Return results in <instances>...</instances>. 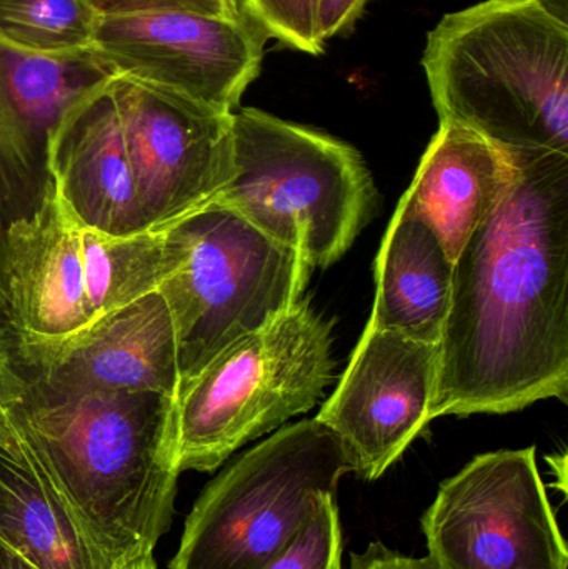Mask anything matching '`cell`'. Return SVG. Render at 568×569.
Listing matches in <instances>:
<instances>
[{"label": "cell", "instance_id": "cell-2", "mask_svg": "<svg viewBox=\"0 0 568 569\" xmlns=\"http://www.w3.org/2000/svg\"><path fill=\"white\" fill-rule=\"evenodd\" d=\"M12 415L40 470L113 567L150 557L169 530L180 477L177 398L53 395L23 378Z\"/></svg>", "mask_w": 568, "mask_h": 569}, {"label": "cell", "instance_id": "cell-12", "mask_svg": "<svg viewBox=\"0 0 568 569\" xmlns=\"http://www.w3.org/2000/svg\"><path fill=\"white\" fill-rule=\"evenodd\" d=\"M19 373L53 395L180 390L176 327L160 291L56 343L13 345Z\"/></svg>", "mask_w": 568, "mask_h": 569}, {"label": "cell", "instance_id": "cell-22", "mask_svg": "<svg viewBox=\"0 0 568 569\" xmlns=\"http://www.w3.org/2000/svg\"><path fill=\"white\" fill-rule=\"evenodd\" d=\"M243 10L286 47L319 56L323 43L317 32L319 0H240Z\"/></svg>", "mask_w": 568, "mask_h": 569}, {"label": "cell", "instance_id": "cell-5", "mask_svg": "<svg viewBox=\"0 0 568 569\" xmlns=\"http://www.w3.org/2000/svg\"><path fill=\"white\" fill-rule=\"evenodd\" d=\"M310 270L222 203L169 227L159 291L176 327L180 388L227 347L296 307Z\"/></svg>", "mask_w": 568, "mask_h": 569}, {"label": "cell", "instance_id": "cell-11", "mask_svg": "<svg viewBox=\"0 0 568 569\" xmlns=\"http://www.w3.org/2000/svg\"><path fill=\"white\" fill-rule=\"evenodd\" d=\"M439 343L410 340L367 323L349 367L317 420L333 431L352 473L376 481L430 420Z\"/></svg>", "mask_w": 568, "mask_h": 569}, {"label": "cell", "instance_id": "cell-9", "mask_svg": "<svg viewBox=\"0 0 568 569\" xmlns=\"http://www.w3.org/2000/svg\"><path fill=\"white\" fill-rule=\"evenodd\" d=\"M269 39L249 13H140L99 17L90 49L113 76L229 116L259 77Z\"/></svg>", "mask_w": 568, "mask_h": 569}, {"label": "cell", "instance_id": "cell-19", "mask_svg": "<svg viewBox=\"0 0 568 569\" xmlns=\"http://www.w3.org/2000/svg\"><path fill=\"white\" fill-rule=\"evenodd\" d=\"M82 252L93 321L159 291L166 276V230L109 236L82 227Z\"/></svg>", "mask_w": 568, "mask_h": 569}, {"label": "cell", "instance_id": "cell-15", "mask_svg": "<svg viewBox=\"0 0 568 569\" xmlns=\"http://www.w3.org/2000/svg\"><path fill=\"white\" fill-rule=\"evenodd\" d=\"M53 189L83 229L143 232L112 77L67 107L47 150Z\"/></svg>", "mask_w": 568, "mask_h": 569}, {"label": "cell", "instance_id": "cell-25", "mask_svg": "<svg viewBox=\"0 0 568 569\" xmlns=\"http://www.w3.org/2000/svg\"><path fill=\"white\" fill-rule=\"evenodd\" d=\"M347 569H437L429 558L409 557L387 545L370 543L360 553L350 555Z\"/></svg>", "mask_w": 568, "mask_h": 569}, {"label": "cell", "instance_id": "cell-21", "mask_svg": "<svg viewBox=\"0 0 568 569\" xmlns=\"http://www.w3.org/2000/svg\"><path fill=\"white\" fill-rule=\"evenodd\" d=\"M343 531L337 495L317 498L296 540L263 569H342Z\"/></svg>", "mask_w": 568, "mask_h": 569}, {"label": "cell", "instance_id": "cell-8", "mask_svg": "<svg viewBox=\"0 0 568 569\" xmlns=\"http://www.w3.org/2000/svg\"><path fill=\"white\" fill-rule=\"evenodd\" d=\"M420 525L437 569H568L536 447L474 458L440 485Z\"/></svg>", "mask_w": 568, "mask_h": 569}, {"label": "cell", "instance_id": "cell-4", "mask_svg": "<svg viewBox=\"0 0 568 569\" xmlns=\"http://www.w3.org/2000/svg\"><path fill=\"white\" fill-rule=\"evenodd\" d=\"M232 176L213 202L236 210L316 269L346 256L376 207L360 153L257 109L230 116Z\"/></svg>", "mask_w": 568, "mask_h": 569}, {"label": "cell", "instance_id": "cell-16", "mask_svg": "<svg viewBox=\"0 0 568 569\" xmlns=\"http://www.w3.org/2000/svg\"><path fill=\"white\" fill-rule=\"evenodd\" d=\"M514 163L472 130L440 123L397 210L426 222L456 262L502 199Z\"/></svg>", "mask_w": 568, "mask_h": 569}, {"label": "cell", "instance_id": "cell-24", "mask_svg": "<svg viewBox=\"0 0 568 569\" xmlns=\"http://www.w3.org/2000/svg\"><path fill=\"white\" fill-rule=\"evenodd\" d=\"M367 2L369 0H319L317 32L320 42L326 46L327 40L350 29L362 16Z\"/></svg>", "mask_w": 568, "mask_h": 569}, {"label": "cell", "instance_id": "cell-10", "mask_svg": "<svg viewBox=\"0 0 568 569\" xmlns=\"http://www.w3.org/2000/svg\"><path fill=\"white\" fill-rule=\"evenodd\" d=\"M147 230H167L212 203L232 176L230 116L112 76Z\"/></svg>", "mask_w": 568, "mask_h": 569}, {"label": "cell", "instance_id": "cell-14", "mask_svg": "<svg viewBox=\"0 0 568 569\" xmlns=\"http://www.w3.org/2000/svg\"><path fill=\"white\" fill-rule=\"evenodd\" d=\"M0 311L13 345L56 343L93 323L82 226L53 186L36 212L3 230Z\"/></svg>", "mask_w": 568, "mask_h": 569}, {"label": "cell", "instance_id": "cell-7", "mask_svg": "<svg viewBox=\"0 0 568 569\" xmlns=\"http://www.w3.org/2000/svg\"><path fill=\"white\" fill-rule=\"evenodd\" d=\"M352 473L322 421L282 427L223 468L197 498L169 569H263L287 550L317 498Z\"/></svg>", "mask_w": 568, "mask_h": 569}, {"label": "cell", "instance_id": "cell-23", "mask_svg": "<svg viewBox=\"0 0 568 569\" xmlns=\"http://www.w3.org/2000/svg\"><path fill=\"white\" fill-rule=\"evenodd\" d=\"M97 17L140 16V13L189 12L210 17L246 16L240 0H82Z\"/></svg>", "mask_w": 568, "mask_h": 569}, {"label": "cell", "instance_id": "cell-17", "mask_svg": "<svg viewBox=\"0 0 568 569\" xmlns=\"http://www.w3.org/2000/svg\"><path fill=\"white\" fill-rule=\"evenodd\" d=\"M0 541L36 569H117L40 470L12 407L0 420Z\"/></svg>", "mask_w": 568, "mask_h": 569}, {"label": "cell", "instance_id": "cell-29", "mask_svg": "<svg viewBox=\"0 0 568 569\" xmlns=\"http://www.w3.org/2000/svg\"><path fill=\"white\" fill-rule=\"evenodd\" d=\"M117 569H157V565L153 561L152 555H150V557L139 558V560L130 561V563Z\"/></svg>", "mask_w": 568, "mask_h": 569}, {"label": "cell", "instance_id": "cell-30", "mask_svg": "<svg viewBox=\"0 0 568 569\" xmlns=\"http://www.w3.org/2000/svg\"><path fill=\"white\" fill-rule=\"evenodd\" d=\"M3 226L0 223V253H2V242H3Z\"/></svg>", "mask_w": 568, "mask_h": 569}, {"label": "cell", "instance_id": "cell-26", "mask_svg": "<svg viewBox=\"0 0 568 569\" xmlns=\"http://www.w3.org/2000/svg\"><path fill=\"white\" fill-rule=\"evenodd\" d=\"M23 391V378L17 370L12 357L0 350V420L6 417Z\"/></svg>", "mask_w": 568, "mask_h": 569}, {"label": "cell", "instance_id": "cell-6", "mask_svg": "<svg viewBox=\"0 0 568 569\" xmlns=\"http://www.w3.org/2000/svg\"><path fill=\"white\" fill-rule=\"evenodd\" d=\"M332 323L302 298L217 355L177 395V463L216 471L237 450L312 410L333 381Z\"/></svg>", "mask_w": 568, "mask_h": 569}, {"label": "cell", "instance_id": "cell-27", "mask_svg": "<svg viewBox=\"0 0 568 569\" xmlns=\"http://www.w3.org/2000/svg\"><path fill=\"white\" fill-rule=\"evenodd\" d=\"M0 569H36L0 541Z\"/></svg>", "mask_w": 568, "mask_h": 569}, {"label": "cell", "instance_id": "cell-18", "mask_svg": "<svg viewBox=\"0 0 568 569\" xmlns=\"http://www.w3.org/2000/svg\"><path fill=\"white\" fill-rule=\"evenodd\" d=\"M454 262L422 220L396 210L376 262L370 327L439 343L452 298Z\"/></svg>", "mask_w": 568, "mask_h": 569}, {"label": "cell", "instance_id": "cell-20", "mask_svg": "<svg viewBox=\"0 0 568 569\" xmlns=\"http://www.w3.org/2000/svg\"><path fill=\"white\" fill-rule=\"evenodd\" d=\"M97 19L82 0H0V40L40 56L80 52Z\"/></svg>", "mask_w": 568, "mask_h": 569}, {"label": "cell", "instance_id": "cell-3", "mask_svg": "<svg viewBox=\"0 0 568 569\" xmlns=\"http://www.w3.org/2000/svg\"><path fill=\"white\" fill-rule=\"evenodd\" d=\"M440 123L507 159L568 156V23L540 0H484L447 13L422 57Z\"/></svg>", "mask_w": 568, "mask_h": 569}, {"label": "cell", "instance_id": "cell-1", "mask_svg": "<svg viewBox=\"0 0 568 569\" xmlns=\"http://www.w3.org/2000/svg\"><path fill=\"white\" fill-rule=\"evenodd\" d=\"M496 209L454 262L430 420L568 395V156L512 159Z\"/></svg>", "mask_w": 568, "mask_h": 569}, {"label": "cell", "instance_id": "cell-28", "mask_svg": "<svg viewBox=\"0 0 568 569\" xmlns=\"http://www.w3.org/2000/svg\"><path fill=\"white\" fill-rule=\"evenodd\" d=\"M540 2L552 16L568 23V0H540Z\"/></svg>", "mask_w": 568, "mask_h": 569}, {"label": "cell", "instance_id": "cell-13", "mask_svg": "<svg viewBox=\"0 0 568 569\" xmlns=\"http://www.w3.org/2000/svg\"><path fill=\"white\" fill-rule=\"evenodd\" d=\"M92 49L40 56L0 40V223L39 209L52 186L47 150L67 107L112 77Z\"/></svg>", "mask_w": 568, "mask_h": 569}]
</instances>
